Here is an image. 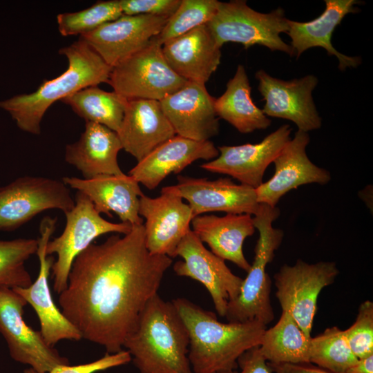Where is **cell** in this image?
<instances>
[{
  "instance_id": "cell-1",
  "label": "cell",
  "mask_w": 373,
  "mask_h": 373,
  "mask_svg": "<svg viewBox=\"0 0 373 373\" xmlns=\"http://www.w3.org/2000/svg\"><path fill=\"white\" fill-rule=\"evenodd\" d=\"M172 262L149 251L144 224L133 225L76 257L59 294L60 309L82 338L119 352Z\"/></svg>"
},
{
  "instance_id": "cell-2",
  "label": "cell",
  "mask_w": 373,
  "mask_h": 373,
  "mask_svg": "<svg viewBox=\"0 0 373 373\" xmlns=\"http://www.w3.org/2000/svg\"><path fill=\"white\" fill-rule=\"evenodd\" d=\"M172 303L189 336L188 357L193 373H228L238 367V358L259 346L267 325L258 321L220 322L215 313L184 298Z\"/></svg>"
},
{
  "instance_id": "cell-3",
  "label": "cell",
  "mask_w": 373,
  "mask_h": 373,
  "mask_svg": "<svg viewBox=\"0 0 373 373\" xmlns=\"http://www.w3.org/2000/svg\"><path fill=\"white\" fill-rule=\"evenodd\" d=\"M189 336L173 303L156 294L147 303L123 347L140 373H193Z\"/></svg>"
},
{
  "instance_id": "cell-4",
  "label": "cell",
  "mask_w": 373,
  "mask_h": 373,
  "mask_svg": "<svg viewBox=\"0 0 373 373\" xmlns=\"http://www.w3.org/2000/svg\"><path fill=\"white\" fill-rule=\"evenodd\" d=\"M68 59V68L57 77L44 80L33 93L0 101L23 131L39 135L41 122L49 107L58 100L88 86L108 83L112 67L82 39L59 49Z\"/></svg>"
},
{
  "instance_id": "cell-5",
  "label": "cell",
  "mask_w": 373,
  "mask_h": 373,
  "mask_svg": "<svg viewBox=\"0 0 373 373\" xmlns=\"http://www.w3.org/2000/svg\"><path fill=\"white\" fill-rule=\"evenodd\" d=\"M279 215L277 207L265 204H260L254 215V224L259 233L254 258L238 296L228 303L224 317L229 323L258 321L267 325L274 318L270 299L271 281L266 267L273 260L284 236L283 230L272 225Z\"/></svg>"
},
{
  "instance_id": "cell-6",
  "label": "cell",
  "mask_w": 373,
  "mask_h": 373,
  "mask_svg": "<svg viewBox=\"0 0 373 373\" xmlns=\"http://www.w3.org/2000/svg\"><path fill=\"white\" fill-rule=\"evenodd\" d=\"M207 26L221 48L228 42L241 44L246 49L258 44L295 55L291 46L280 37L289 30V19L283 8L262 13L248 6L246 1L220 2Z\"/></svg>"
},
{
  "instance_id": "cell-7",
  "label": "cell",
  "mask_w": 373,
  "mask_h": 373,
  "mask_svg": "<svg viewBox=\"0 0 373 373\" xmlns=\"http://www.w3.org/2000/svg\"><path fill=\"white\" fill-rule=\"evenodd\" d=\"M66 225L62 233L47 244L48 256L56 254L52 268L53 289L59 294L67 285L68 277L76 257L102 235L126 234L132 228L128 223H115L101 216L87 196L77 191L75 205L65 213Z\"/></svg>"
},
{
  "instance_id": "cell-8",
  "label": "cell",
  "mask_w": 373,
  "mask_h": 373,
  "mask_svg": "<svg viewBox=\"0 0 373 373\" xmlns=\"http://www.w3.org/2000/svg\"><path fill=\"white\" fill-rule=\"evenodd\" d=\"M162 45L155 38L150 44L112 67L108 84L127 99L161 101L187 82L168 65Z\"/></svg>"
},
{
  "instance_id": "cell-9",
  "label": "cell",
  "mask_w": 373,
  "mask_h": 373,
  "mask_svg": "<svg viewBox=\"0 0 373 373\" xmlns=\"http://www.w3.org/2000/svg\"><path fill=\"white\" fill-rule=\"evenodd\" d=\"M75 205L70 188L57 179L26 175L0 186V231H12L49 209L68 212Z\"/></svg>"
},
{
  "instance_id": "cell-10",
  "label": "cell",
  "mask_w": 373,
  "mask_h": 373,
  "mask_svg": "<svg viewBox=\"0 0 373 373\" xmlns=\"http://www.w3.org/2000/svg\"><path fill=\"white\" fill-rule=\"evenodd\" d=\"M338 274L334 262L309 264L298 259L294 265H283L274 276L282 312H288L308 338L312 337L318 295Z\"/></svg>"
},
{
  "instance_id": "cell-11",
  "label": "cell",
  "mask_w": 373,
  "mask_h": 373,
  "mask_svg": "<svg viewBox=\"0 0 373 373\" xmlns=\"http://www.w3.org/2000/svg\"><path fill=\"white\" fill-rule=\"evenodd\" d=\"M27 304L12 288L0 287V334L7 343L10 356L39 373L68 365L69 360L48 345L39 331L26 324L23 315Z\"/></svg>"
},
{
  "instance_id": "cell-12",
  "label": "cell",
  "mask_w": 373,
  "mask_h": 373,
  "mask_svg": "<svg viewBox=\"0 0 373 373\" xmlns=\"http://www.w3.org/2000/svg\"><path fill=\"white\" fill-rule=\"evenodd\" d=\"M57 222V218L48 216L40 222L36 252L39 269L36 280L27 287L12 288L33 308L39 321V332L51 347L61 340L78 341L82 338L78 329L56 305L49 285L48 278L55 259L47 254L46 247L56 229Z\"/></svg>"
},
{
  "instance_id": "cell-13",
  "label": "cell",
  "mask_w": 373,
  "mask_h": 373,
  "mask_svg": "<svg viewBox=\"0 0 373 373\" xmlns=\"http://www.w3.org/2000/svg\"><path fill=\"white\" fill-rule=\"evenodd\" d=\"M175 254L183 259L173 265L175 273L202 284L217 313L224 317L228 303L238 296L243 279L232 273L223 259L208 250L191 229L182 239Z\"/></svg>"
},
{
  "instance_id": "cell-14",
  "label": "cell",
  "mask_w": 373,
  "mask_h": 373,
  "mask_svg": "<svg viewBox=\"0 0 373 373\" xmlns=\"http://www.w3.org/2000/svg\"><path fill=\"white\" fill-rule=\"evenodd\" d=\"M255 77L265 102L262 109L265 115L291 121L305 133L321 128L322 120L312 97L318 82L315 75L286 81L259 70Z\"/></svg>"
},
{
  "instance_id": "cell-15",
  "label": "cell",
  "mask_w": 373,
  "mask_h": 373,
  "mask_svg": "<svg viewBox=\"0 0 373 373\" xmlns=\"http://www.w3.org/2000/svg\"><path fill=\"white\" fill-rule=\"evenodd\" d=\"M161 191L186 200L193 218L213 211L254 216L260 205L255 189L227 178L209 180L179 175L175 185L162 187Z\"/></svg>"
},
{
  "instance_id": "cell-16",
  "label": "cell",
  "mask_w": 373,
  "mask_h": 373,
  "mask_svg": "<svg viewBox=\"0 0 373 373\" xmlns=\"http://www.w3.org/2000/svg\"><path fill=\"white\" fill-rule=\"evenodd\" d=\"M169 17L151 15H126L79 36L110 66L147 46Z\"/></svg>"
},
{
  "instance_id": "cell-17",
  "label": "cell",
  "mask_w": 373,
  "mask_h": 373,
  "mask_svg": "<svg viewBox=\"0 0 373 373\" xmlns=\"http://www.w3.org/2000/svg\"><path fill=\"white\" fill-rule=\"evenodd\" d=\"M291 128L285 124L256 144L218 146V156L200 165L206 171L225 174L240 184L258 188L264 173L289 141Z\"/></svg>"
},
{
  "instance_id": "cell-18",
  "label": "cell",
  "mask_w": 373,
  "mask_h": 373,
  "mask_svg": "<svg viewBox=\"0 0 373 373\" xmlns=\"http://www.w3.org/2000/svg\"><path fill=\"white\" fill-rule=\"evenodd\" d=\"M139 215L145 219V242L153 254L175 257L178 245L191 229L193 217L189 205L180 196L161 191L151 198H140Z\"/></svg>"
},
{
  "instance_id": "cell-19",
  "label": "cell",
  "mask_w": 373,
  "mask_h": 373,
  "mask_svg": "<svg viewBox=\"0 0 373 373\" xmlns=\"http://www.w3.org/2000/svg\"><path fill=\"white\" fill-rule=\"evenodd\" d=\"M308 133L298 130L285 145L273 163V176L256 189L257 201L275 207L287 193L298 186L312 183L325 184L331 180L330 173L314 164L307 157Z\"/></svg>"
},
{
  "instance_id": "cell-20",
  "label": "cell",
  "mask_w": 373,
  "mask_h": 373,
  "mask_svg": "<svg viewBox=\"0 0 373 373\" xmlns=\"http://www.w3.org/2000/svg\"><path fill=\"white\" fill-rule=\"evenodd\" d=\"M215 99L205 84L187 81L182 88L160 102L175 135L207 141L219 133Z\"/></svg>"
},
{
  "instance_id": "cell-21",
  "label": "cell",
  "mask_w": 373,
  "mask_h": 373,
  "mask_svg": "<svg viewBox=\"0 0 373 373\" xmlns=\"http://www.w3.org/2000/svg\"><path fill=\"white\" fill-rule=\"evenodd\" d=\"M62 181L87 196L99 213L111 217L113 212L121 222L144 224L139 215L140 198L144 193L140 184L128 174L101 175L89 179L64 177Z\"/></svg>"
},
{
  "instance_id": "cell-22",
  "label": "cell",
  "mask_w": 373,
  "mask_h": 373,
  "mask_svg": "<svg viewBox=\"0 0 373 373\" xmlns=\"http://www.w3.org/2000/svg\"><path fill=\"white\" fill-rule=\"evenodd\" d=\"M218 155V147L210 140L196 141L175 135L137 162L128 175L152 190L170 174L180 173L196 160H212Z\"/></svg>"
},
{
  "instance_id": "cell-23",
  "label": "cell",
  "mask_w": 373,
  "mask_h": 373,
  "mask_svg": "<svg viewBox=\"0 0 373 373\" xmlns=\"http://www.w3.org/2000/svg\"><path fill=\"white\" fill-rule=\"evenodd\" d=\"M221 47L207 24L165 42L162 53L168 65L188 82L204 84L220 64Z\"/></svg>"
},
{
  "instance_id": "cell-24",
  "label": "cell",
  "mask_w": 373,
  "mask_h": 373,
  "mask_svg": "<svg viewBox=\"0 0 373 373\" xmlns=\"http://www.w3.org/2000/svg\"><path fill=\"white\" fill-rule=\"evenodd\" d=\"M122 149L137 162L175 135L160 102L152 99H128L124 117L117 132Z\"/></svg>"
},
{
  "instance_id": "cell-25",
  "label": "cell",
  "mask_w": 373,
  "mask_h": 373,
  "mask_svg": "<svg viewBox=\"0 0 373 373\" xmlns=\"http://www.w3.org/2000/svg\"><path fill=\"white\" fill-rule=\"evenodd\" d=\"M325 8L317 18L306 22L289 19L287 34L291 38L290 46L298 58L305 50L314 47L324 48L329 55H334L338 60V68H356L361 64L358 57H350L339 52L332 44V34L343 18L350 13H355L354 6L359 3L356 0H325Z\"/></svg>"
},
{
  "instance_id": "cell-26",
  "label": "cell",
  "mask_w": 373,
  "mask_h": 373,
  "mask_svg": "<svg viewBox=\"0 0 373 373\" xmlns=\"http://www.w3.org/2000/svg\"><path fill=\"white\" fill-rule=\"evenodd\" d=\"M121 149L116 132L105 126L86 122L79 140L66 145L64 158L84 179L101 175H122L124 173L117 162Z\"/></svg>"
},
{
  "instance_id": "cell-27",
  "label": "cell",
  "mask_w": 373,
  "mask_h": 373,
  "mask_svg": "<svg viewBox=\"0 0 373 373\" xmlns=\"http://www.w3.org/2000/svg\"><path fill=\"white\" fill-rule=\"evenodd\" d=\"M192 231L207 243L211 251L227 260L245 271L251 265L243 253V244L247 237L256 231L253 217L250 214L227 213L224 216L203 214L193 218Z\"/></svg>"
},
{
  "instance_id": "cell-28",
  "label": "cell",
  "mask_w": 373,
  "mask_h": 373,
  "mask_svg": "<svg viewBox=\"0 0 373 373\" xmlns=\"http://www.w3.org/2000/svg\"><path fill=\"white\" fill-rule=\"evenodd\" d=\"M251 88L244 66L239 64L224 93L215 99V110L221 118L242 133L268 128L271 121L253 102Z\"/></svg>"
},
{
  "instance_id": "cell-29",
  "label": "cell",
  "mask_w": 373,
  "mask_h": 373,
  "mask_svg": "<svg viewBox=\"0 0 373 373\" xmlns=\"http://www.w3.org/2000/svg\"><path fill=\"white\" fill-rule=\"evenodd\" d=\"M311 338L283 311L277 323L265 331L258 347L268 363H308Z\"/></svg>"
},
{
  "instance_id": "cell-30",
  "label": "cell",
  "mask_w": 373,
  "mask_h": 373,
  "mask_svg": "<svg viewBox=\"0 0 373 373\" xmlns=\"http://www.w3.org/2000/svg\"><path fill=\"white\" fill-rule=\"evenodd\" d=\"M85 122L106 126L115 132L120 128L128 99L117 93L97 86L83 88L61 100Z\"/></svg>"
},
{
  "instance_id": "cell-31",
  "label": "cell",
  "mask_w": 373,
  "mask_h": 373,
  "mask_svg": "<svg viewBox=\"0 0 373 373\" xmlns=\"http://www.w3.org/2000/svg\"><path fill=\"white\" fill-rule=\"evenodd\" d=\"M358 358L352 352L344 330L334 326L312 337L309 362L331 373H345Z\"/></svg>"
},
{
  "instance_id": "cell-32",
  "label": "cell",
  "mask_w": 373,
  "mask_h": 373,
  "mask_svg": "<svg viewBox=\"0 0 373 373\" xmlns=\"http://www.w3.org/2000/svg\"><path fill=\"white\" fill-rule=\"evenodd\" d=\"M37 239L0 240V287H27L32 283L26 262L35 254Z\"/></svg>"
},
{
  "instance_id": "cell-33",
  "label": "cell",
  "mask_w": 373,
  "mask_h": 373,
  "mask_svg": "<svg viewBox=\"0 0 373 373\" xmlns=\"http://www.w3.org/2000/svg\"><path fill=\"white\" fill-rule=\"evenodd\" d=\"M122 15L119 0L99 1L78 12L59 14L57 21L61 35L82 36Z\"/></svg>"
},
{
  "instance_id": "cell-34",
  "label": "cell",
  "mask_w": 373,
  "mask_h": 373,
  "mask_svg": "<svg viewBox=\"0 0 373 373\" xmlns=\"http://www.w3.org/2000/svg\"><path fill=\"white\" fill-rule=\"evenodd\" d=\"M220 2L217 0H181L176 11L154 38L162 46L167 41L207 24L217 11Z\"/></svg>"
},
{
  "instance_id": "cell-35",
  "label": "cell",
  "mask_w": 373,
  "mask_h": 373,
  "mask_svg": "<svg viewBox=\"0 0 373 373\" xmlns=\"http://www.w3.org/2000/svg\"><path fill=\"white\" fill-rule=\"evenodd\" d=\"M348 345L357 358L373 354V303L363 302L354 323L344 330Z\"/></svg>"
},
{
  "instance_id": "cell-36",
  "label": "cell",
  "mask_w": 373,
  "mask_h": 373,
  "mask_svg": "<svg viewBox=\"0 0 373 373\" xmlns=\"http://www.w3.org/2000/svg\"><path fill=\"white\" fill-rule=\"evenodd\" d=\"M131 359L130 353L127 350H122L114 354L106 353L103 357L90 363L77 365H70L69 364L59 365L46 373H95L111 367L126 365ZM24 373L39 372L30 367L26 369Z\"/></svg>"
},
{
  "instance_id": "cell-37",
  "label": "cell",
  "mask_w": 373,
  "mask_h": 373,
  "mask_svg": "<svg viewBox=\"0 0 373 373\" xmlns=\"http://www.w3.org/2000/svg\"><path fill=\"white\" fill-rule=\"evenodd\" d=\"M181 0H119L126 15H151L170 17L174 14Z\"/></svg>"
},
{
  "instance_id": "cell-38",
  "label": "cell",
  "mask_w": 373,
  "mask_h": 373,
  "mask_svg": "<svg viewBox=\"0 0 373 373\" xmlns=\"http://www.w3.org/2000/svg\"><path fill=\"white\" fill-rule=\"evenodd\" d=\"M238 366L240 372L233 370L228 373H273L258 346L244 352L238 359Z\"/></svg>"
},
{
  "instance_id": "cell-39",
  "label": "cell",
  "mask_w": 373,
  "mask_h": 373,
  "mask_svg": "<svg viewBox=\"0 0 373 373\" xmlns=\"http://www.w3.org/2000/svg\"><path fill=\"white\" fill-rule=\"evenodd\" d=\"M273 373H331L312 363H270Z\"/></svg>"
},
{
  "instance_id": "cell-40",
  "label": "cell",
  "mask_w": 373,
  "mask_h": 373,
  "mask_svg": "<svg viewBox=\"0 0 373 373\" xmlns=\"http://www.w3.org/2000/svg\"><path fill=\"white\" fill-rule=\"evenodd\" d=\"M345 373H373V354L358 359Z\"/></svg>"
}]
</instances>
